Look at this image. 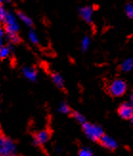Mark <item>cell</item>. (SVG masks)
Here are the masks:
<instances>
[{"instance_id":"5bb4252c","label":"cell","mask_w":133,"mask_h":156,"mask_svg":"<svg viewBox=\"0 0 133 156\" xmlns=\"http://www.w3.org/2000/svg\"><path fill=\"white\" fill-rule=\"evenodd\" d=\"M8 37H9V40L13 44H18L20 41V39L18 37V35H17V33H10L8 34Z\"/></svg>"},{"instance_id":"d4e9b609","label":"cell","mask_w":133,"mask_h":156,"mask_svg":"<svg viewBox=\"0 0 133 156\" xmlns=\"http://www.w3.org/2000/svg\"><path fill=\"white\" fill-rule=\"evenodd\" d=\"M2 1H3V0H0V5H1V3H2Z\"/></svg>"},{"instance_id":"277c9868","label":"cell","mask_w":133,"mask_h":156,"mask_svg":"<svg viewBox=\"0 0 133 156\" xmlns=\"http://www.w3.org/2000/svg\"><path fill=\"white\" fill-rule=\"evenodd\" d=\"M5 24V31L7 34L10 33H17L18 31V22H17L15 16L12 13H8L7 16H6V20L4 22Z\"/></svg>"},{"instance_id":"4fadbf2b","label":"cell","mask_w":133,"mask_h":156,"mask_svg":"<svg viewBox=\"0 0 133 156\" xmlns=\"http://www.w3.org/2000/svg\"><path fill=\"white\" fill-rule=\"evenodd\" d=\"M10 47L9 46H2L0 48V58L1 59H5L9 56L10 54Z\"/></svg>"},{"instance_id":"e0dca14e","label":"cell","mask_w":133,"mask_h":156,"mask_svg":"<svg viewBox=\"0 0 133 156\" xmlns=\"http://www.w3.org/2000/svg\"><path fill=\"white\" fill-rule=\"evenodd\" d=\"M7 12H6V10L4 9V7L2 5H0V21L1 22H5L6 20V16H7Z\"/></svg>"},{"instance_id":"7402d4cb","label":"cell","mask_w":133,"mask_h":156,"mask_svg":"<svg viewBox=\"0 0 133 156\" xmlns=\"http://www.w3.org/2000/svg\"><path fill=\"white\" fill-rule=\"evenodd\" d=\"M3 34H4V31H3V29H2V27L0 26V48L3 46V41H2V39H3Z\"/></svg>"},{"instance_id":"ffe728a7","label":"cell","mask_w":133,"mask_h":156,"mask_svg":"<svg viewBox=\"0 0 133 156\" xmlns=\"http://www.w3.org/2000/svg\"><path fill=\"white\" fill-rule=\"evenodd\" d=\"M90 44V41L88 37H84L82 41H81V47H82V50H86L88 48V46Z\"/></svg>"},{"instance_id":"3957f363","label":"cell","mask_w":133,"mask_h":156,"mask_svg":"<svg viewBox=\"0 0 133 156\" xmlns=\"http://www.w3.org/2000/svg\"><path fill=\"white\" fill-rule=\"evenodd\" d=\"M126 91V84L121 79H116L111 82L108 87V92L114 98L122 97Z\"/></svg>"},{"instance_id":"30bf717a","label":"cell","mask_w":133,"mask_h":156,"mask_svg":"<svg viewBox=\"0 0 133 156\" xmlns=\"http://www.w3.org/2000/svg\"><path fill=\"white\" fill-rule=\"evenodd\" d=\"M52 80L58 88L62 89L64 87V81H63V78L62 77V75H59L58 73H54L52 75Z\"/></svg>"},{"instance_id":"ba28073f","label":"cell","mask_w":133,"mask_h":156,"mask_svg":"<svg viewBox=\"0 0 133 156\" xmlns=\"http://www.w3.org/2000/svg\"><path fill=\"white\" fill-rule=\"evenodd\" d=\"M81 19L86 22H91L93 16V9L91 7H83L80 10Z\"/></svg>"},{"instance_id":"603a6c76","label":"cell","mask_w":133,"mask_h":156,"mask_svg":"<svg viewBox=\"0 0 133 156\" xmlns=\"http://www.w3.org/2000/svg\"><path fill=\"white\" fill-rule=\"evenodd\" d=\"M130 101H131V105L133 106V93H132L131 97H130Z\"/></svg>"},{"instance_id":"9a60e30c","label":"cell","mask_w":133,"mask_h":156,"mask_svg":"<svg viewBox=\"0 0 133 156\" xmlns=\"http://www.w3.org/2000/svg\"><path fill=\"white\" fill-rule=\"evenodd\" d=\"M73 117H74V119H76L78 122H80L81 124L85 123V119H84V117L81 115V114L78 113V112H74L73 113Z\"/></svg>"},{"instance_id":"ac0fdd59","label":"cell","mask_w":133,"mask_h":156,"mask_svg":"<svg viewBox=\"0 0 133 156\" xmlns=\"http://www.w3.org/2000/svg\"><path fill=\"white\" fill-rule=\"evenodd\" d=\"M29 39L33 44H38V36L35 35V33L34 31H30L29 32Z\"/></svg>"},{"instance_id":"cb8c5ba5","label":"cell","mask_w":133,"mask_h":156,"mask_svg":"<svg viewBox=\"0 0 133 156\" xmlns=\"http://www.w3.org/2000/svg\"><path fill=\"white\" fill-rule=\"evenodd\" d=\"M130 119H131V122H132V124H133V115H132V117H131Z\"/></svg>"},{"instance_id":"8992f818","label":"cell","mask_w":133,"mask_h":156,"mask_svg":"<svg viewBox=\"0 0 133 156\" xmlns=\"http://www.w3.org/2000/svg\"><path fill=\"white\" fill-rule=\"evenodd\" d=\"M99 142L102 147H105L107 149H110V151H114V149H116V147H117V143L109 136L104 135L100 139Z\"/></svg>"},{"instance_id":"d6986e66","label":"cell","mask_w":133,"mask_h":156,"mask_svg":"<svg viewBox=\"0 0 133 156\" xmlns=\"http://www.w3.org/2000/svg\"><path fill=\"white\" fill-rule=\"evenodd\" d=\"M59 111L63 114H68V113H70V107L66 103H62L59 106Z\"/></svg>"},{"instance_id":"6da1fadb","label":"cell","mask_w":133,"mask_h":156,"mask_svg":"<svg viewBox=\"0 0 133 156\" xmlns=\"http://www.w3.org/2000/svg\"><path fill=\"white\" fill-rule=\"evenodd\" d=\"M0 156H16V147L13 141L0 136Z\"/></svg>"},{"instance_id":"7a4b0ae2","label":"cell","mask_w":133,"mask_h":156,"mask_svg":"<svg viewBox=\"0 0 133 156\" xmlns=\"http://www.w3.org/2000/svg\"><path fill=\"white\" fill-rule=\"evenodd\" d=\"M82 129L84 131L85 135L93 141H100L101 138L104 136V131L100 126H97L95 124L91 123H83Z\"/></svg>"},{"instance_id":"8fae6325","label":"cell","mask_w":133,"mask_h":156,"mask_svg":"<svg viewBox=\"0 0 133 156\" xmlns=\"http://www.w3.org/2000/svg\"><path fill=\"white\" fill-rule=\"evenodd\" d=\"M17 16H19V19L25 23V24L27 25V26H32L33 25V21H32V20L30 19V17L28 16H26L24 13H22V12H18L17 13Z\"/></svg>"},{"instance_id":"44dd1931","label":"cell","mask_w":133,"mask_h":156,"mask_svg":"<svg viewBox=\"0 0 133 156\" xmlns=\"http://www.w3.org/2000/svg\"><path fill=\"white\" fill-rule=\"evenodd\" d=\"M78 156H93L92 152L87 148H82L78 151Z\"/></svg>"},{"instance_id":"2e32d148","label":"cell","mask_w":133,"mask_h":156,"mask_svg":"<svg viewBox=\"0 0 133 156\" xmlns=\"http://www.w3.org/2000/svg\"><path fill=\"white\" fill-rule=\"evenodd\" d=\"M125 14L129 19H133V5L128 4L125 6Z\"/></svg>"},{"instance_id":"9c48e42d","label":"cell","mask_w":133,"mask_h":156,"mask_svg":"<svg viewBox=\"0 0 133 156\" xmlns=\"http://www.w3.org/2000/svg\"><path fill=\"white\" fill-rule=\"evenodd\" d=\"M23 71V74L25 76L28 80L30 81H35L37 79V71H35L33 68H29V67H26L22 69Z\"/></svg>"},{"instance_id":"7c38bea8","label":"cell","mask_w":133,"mask_h":156,"mask_svg":"<svg viewBox=\"0 0 133 156\" xmlns=\"http://www.w3.org/2000/svg\"><path fill=\"white\" fill-rule=\"evenodd\" d=\"M133 69V59H126L122 65V69L124 71H129Z\"/></svg>"},{"instance_id":"52a82bcc","label":"cell","mask_w":133,"mask_h":156,"mask_svg":"<svg viewBox=\"0 0 133 156\" xmlns=\"http://www.w3.org/2000/svg\"><path fill=\"white\" fill-rule=\"evenodd\" d=\"M50 138V133L47 130H41L38 132L35 136V143L38 146L43 145V144L47 143Z\"/></svg>"},{"instance_id":"5b68a950","label":"cell","mask_w":133,"mask_h":156,"mask_svg":"<svg viewBox=\"0 0 133 156\" xmlns=\"http://www.w3.org/2000/svg\"><path fill=\"white\" fill-rule=\"evenodd\" d=\"M118 114L122 119H131V117L133 115V106L128 103L121 104L118 109Z\"/></svg>"}]
</instances>
